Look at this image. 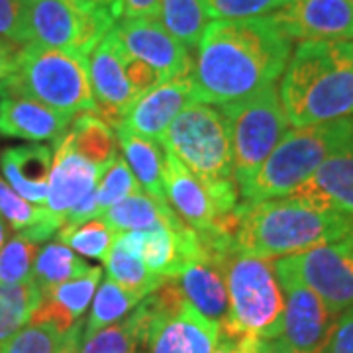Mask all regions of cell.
<instances>
[{"instance_id": "obj_5", "label": "cell", "mask_w": 353, "mask_h": 353, "mask_svg": "<svg viewBox=\"0 0 353 353\" xmlns=\"http://www.w3.org/2000/svg\"><path fill=\"white\" fill-rule=\"evenodd\" d=\"M204 252L222 269L230 296V316L222 334L275 340L283 334L285 296L273 259L252 257L236 250L234 238H202Z\"/></svg>"}, {"instance_id": "obj_6", "label": "cell", "mask_w": 353, "mask_h": 353, "mask_svg": "<svg viewBox=\"0 0 353 353\" xmlns=\"http://www.w3.org/2000/svg\"><path fill=\"white\" fill-rule=\"evenodd\" d=\"M2 97H26L73 118L97 114L88 81V57L39 43L22 46L16 73L0 83Z\"/></svg>"}, {"instance_id": "obj_24", "label": "cell", "mask_w": 353, "mask_h": 353, "mask_svg": "<svg viewBox=\"0 0 353 353\" xmlns=\"http://www.w3.org/2000/svg\"><path fill=\"white\" fill-rule=\"evenodd\" d=\"M101 218L116 236L136 230H153V228L179 230L185 226V222L179 218L169 202L155 201L143 190L116 202L114 206L102 212Z\"/></svg>"}, {"instance_id": "obj_46", "label": "cell", "mask_w": 353, "mask_h": 353, "mask_svg": "<svg viewBox=\"0 0 353 353\" xmlns=\"http://www.w3.org/2000/svg\"><path fill=\"white\" fill-rule=\"evenodd\" d=\"M259 352L261 353H296L290 347L283 338H275V340H261L259 343Z\"/></svg>"}, {"instance_id": "obj_49", "label": "cell", "mask_w": 353, "mask_h": 353, "mask_svg": "<svg viewBox=\"0 0 353 353\" xmlns=\"http://www.w3.org/2000/svg\"><path fill=\"white\" fill-rule=\"evenodd\" d=\"M88 2H94L102 8H106L116 20H120V16H122V0H88Z\"/></svg>"}, {"instance_id": "obj_1", "label": "cell", "mask_w": 353, "mask_h": 353, "mask_svg": "<svg viewBox=\"0 0 353 353\" xmlns=\"http://www.w3.org/2000/svg\"><path fill=\"white\" fill-rule=\"evenodd\" d=\"M292 55V39L273 16L210 20L196 46V102L224 106L275 85Z\"/></svg>"}, {"instance_id": "obj_7", "label": "cell", "mask_w": 353, "mask_h": 353, "mask_svg": "<svg viewBox=\"0 0 353 353\" xmlns=\"http://www.w3.org/2000/svg\"><path fill=\"white\" fill-rule=\"evenodd\" d=\"M352 139L353 118L292 128L252 181L241 187V202L290 196L332 153Z\"/></svg>"}, {"instance_id": "obj_30", "label": "cell", "mask_w": 353, "mask_h": 353, "mask_svg": "<svg viewBox=\"0 0 353 353\" xmlns=\"http://www.w3.org/2000/svg\"><path fill=\"white\" fill-rule=\"evenodd\" d=\"M139 303H141V299L128 292L126 289H122L110 277H106L94 292L90 314L85 324V338H90L97 332L124 320L130 314V310L136 308Z\"/></svg>"}, {"instance_id": "obj_38", "label": "cell", "mask_w": 353, "mask_h": 353, "mask_svg": "<svg viewBox=\"0 0 353 353\" xmlns=\"http://www.w3.org/2000/svg\"><path fill=\"white\" fill-rule=\"evenodd\" d=\"M138 336L128 316L90 338H83L81 345V353H138Z\"/></svg>"}, {"instance_id": "obj_33", "label": "cell", "mask_w": 353, "mask_h": 353, "mask_svg": "<svg viewBox=\"0 0 353 353\" xmlns=\"http://www.w3.org/2000/svg\"><path fill=\"white\" fill-rule=\"evenodd\" d=\"M141 192L138 179L132 173L128 161L122 155H116L110 163L106 165L97 181V206L99 212L108 210L116 202L124 201L130 194Z\"/></svg>"}, {"instance_id": "obj_31", "label": "cell", "mask_w": 353, "mask_h": 353, "mask_svg": "<svg viewBox=\"0 0 353 353\" xmlns=\"http://www.w3.org/2000/svg\"><path fill=\"white\" fill-rule=\"evenodd\" d=\"M104 263H106L108 277L116 281L122 289L136 294L141 301L148 294H152L153 290L159 289L165 281V277H161V275L152 273L138 255L128 253L120 248H114V245L106 255Z\"/></svg>"}, {"instance_id": "obj_20", "label": "cell", "mask_w": 353, "mask_h": 353, "mask_svg": "<svg viewBox=\"0 0 353 353\" xmlns=\"http://www.w3.org/2000/svg\"><path fill=\"white\" fill-rule=\"evenodd\" d=\"M220 340V328L187 301L175 314L161 320L145 345V353H212Z\"/></svg>"}, {"instance_id": "obj_3", "label": "cell", "mask_w": 353, "mask_h": 353, "mask_svg": "<svg viewBox=\"0 0 353 353\" xmlns=\"http://www.w3.org/2000/svg\"><path fill=\"white\" fill-rule=\"evenodd\" d=\"M353 234V222L296 196L241 202L236 208L234 245L252 257L281 259Z\"/></svg>"}, {"instance_id": "obj_41", "label": "cell", "mask_w": 353, "mask_h": 353, "mask_svg": "<svg viewBox=\"0 0 353 353\" xmlns=\"http://www.w3.org/2000/svg\"><path fill=\"white\" fill-rule=\"evenodd\" d=\"M22 6L24 0H0V36L24 46L22 28Z\"/></svg>"}, {"instance_id": "obj_19", "label": "cell", "mask_w": 353, "mask_h": 353, "mask_svg": "<svg viewBox=\"0 0 353 353\" xmlns=\"http://www.w3.org/2000/svg\"><path fill=\"white\" fill-rule=\"evenodd\" d=\"M73 116L26 97L0 99V136L32 143H57L69 132Z\"/></svg>"}, {"instance_id": "obj_51", "label": "cell", "mask_w": 353, "mask_h": 353, "mask_svg": "<svg viewBox=\"0 0 353 353\" xmlns=\"http://www.w3.org/2000/svg\"><path fill=\"white\" fill-rule=\"evenodd\" d=\"M138 353H145V352H143V350H138Z\"/></svg>"}, {"instance_id": "obj_14", "label": "cell", "mask_w": 353, "mask_h": 353, "mask_svg": "<svg viewBox=\"0 0 353 353\" xmlns=\"http://www.w3.org/2000/svg\"><path fill=\"white\" fill-rule=\"evenodd\" d=\"M112 245L138 255L152 273L161 277H176L187 261L206 255L199 232L189 224L179 230L153 228L118 234Z\"/></svg>"}, {"instance_id": "obj_16", "label": "cell", "mask_w": 353, "mask_h": 353, "mask_svg": "<svg viewBox=\"0 0 353 353\" xmlns=\"http://www.w3.org/2000/svg\"><path fill=\"white\" fill-rule=\"evenodd\" d=\"M192 102H196L192 73L173 77L143 94L120 128L155 139L163 145V138L171 122Z\"/></svg>"}, {"instance_id": "obj_8", "label": "cell", "mask_w": 353, "mask_h": 353, "mask_svg": "<svg viewBox=\"0 0 353 353\" xmlns=\"http://www.w3.org/2000/svg\"><path fill=\"white\" fill-rule=\"evenodd\" d=\"M118 20L88 0H24L26 43L71 51L88 57Z\"/></svg>"}, {"instance_id": "obj_9", "label": "cell", "mask_w": 353, "mask_h": 353, "mask_svg": "<svg viewBox=\"0 0 353 353\" xmlns=\"http://www.w3.org/2000/svg\"><path fill=\"white\" fill-rule=\"evenodd\" d=\"M228 120L238 187H245L290 130L275 85L220 108Z\"/></svg>"}, {"instance_id": "obj_22", "label": "cell", "mask_w": 353, "mask_h": 353, "mask_svg": "<svg viewBox=\"0 0 353 353\" xmlns=\"http://www.w3.org/2000/svg\"><path fill=\"white\" fill-rule=\"evenodd\" d=\"M176 281L192 308L220 330L224 328L230 316V296L222 269L214 259L208 255L190 259L176 275Z\"/></svg>"}, {"instance_id": "obj_48", "label": "cell", "mask_w": 353, "mask_h": 353, "mask_svg": "<svg viewBox=\"0 0 353 353\" xmlns=\"http://www.w3.org/2000/svg\"><path fill=\"white\" fill-rule=\"evenodd\" d=\"M236 345H238V338H232V336L220 332V340L216 343L212 353H236Z\"/></svg>"}, {"instance_id": "obj_13", "label": "cell", "mask_w": 353, "mask_h": 353, "mask_svg": "<svg viewBox=\"0 0 353 353\" xmlns=\"http://www.w3.org/2000/svg\"><path fill=\"white\" fill-rule=\"evenodd\" d=\"M112 32L132 57L152 67L159 77V83L192 73L194 61L189 48L157 18H124L114 24Z\"/></svg>"}, {"instance_id": "obj_15", "label": "cell", "mask_w": 353, "mask_h": 353, "mask_svg": "<svg viewBox=\"0 0 353 353\" xmlns=\"http://www.w3.org/2000/svg\"><path fill=\"white\" fill-rule=\"evenodd\" d=\"M273 18L290 39H353V0H287Z\"/></svg>"}, {"instance_id": "obj_42", "label": "cell", "mask_w": 353, "mask_h": 353, "mask_svg": "<svg viewBox=\"0 0 353 353\" xmlns=\"http://www.w3.org/2000/svg\"><path fill=\"white\" fill-rule=\"evenodd\" d=\"M124 69H126V77L130 81L132 88L136 90L139 99L143 94H148L153 87L159 85V77L153 71L148 63H143L141 59L132 57L126 50H124Z\"/></svg>"}, {"instance_id": "obj_50", "label": "cell", "mask_w": 353, "mask_h": 353, "mask_svg": "<svg viewBox=\"0 0 353 353\" xmlns=\"http://www.w3.org/2000/svg\"><path fill=\"white\" fill-rule=\"evenodd\" d=\"M6 236H8V228H6V220L0 216V252L4 248V241H6Z\"/></svg>"}, {"instance_id": "obj_23", "label": "cell", "mask_w": 353, "mask_h": 353, "mask_svg": "<svg viewBox=\"0 0 353 353\" xmlns=\"http://www.w3.org/2000/svg\"><path fill=\"white\" fill-rule=\"evenodd\" d=\"M51 165L53 150L41 143L16 145L0 153V171L4 181L22 199L38 206H46L48 201Z\"/></svg>"}, {"instance_id": "obj_47", "label": "cell", "mask_w": 353, "mask_h": 353, "mask_svg": "<svg viewBox=\"0 0 353 353\" xmlns=\"http://www.w3.org/2000/svg\"><path fill=\"white\" fill-rule=\"evenodd\" d=\"M259 343H261V340L255 336H241V338H238L236 353H261L259 352Z\"/></svg>"}, {"instance_id": "obj_43", "label": "cell", "mask_w": 353, "mask_h": 353, "mask_svg": "<svg viewBox=\"0 0 353 353\" xmlns=\"http://www.w3.org/2000/svg\"><path fill=\"white\" fill-rule=\"evenodd\" d=\"M20 50H22L20 43L0 36V83L8 81L16 73Z\"/></svg>"}, {"instance_id": "obj_34", "label": "cell", "mask_w": 353, "mask_h": 353, "mask_svg": "<svg viewBox=\"0 0 353 353\" xmlns=\"http://www.w3.org/2000/svg\"><path fill=\"white\" fill-rule=\"evenodd\" d=\"M38 243L16 232L0 252V285H18L32 281Z\"/></svg>"}, {"instance_id": "obj_44", "label": "cell", "mask_w": 353, "mask_h": 353, "mask_svg": "<svg viewBox=\"0 0 353 353\" xmlns=\"http://www.w3.org/2000/svg\"><path fill=\"white\" fill-rule=\"evenodd\" d=\"M161 0H122L124 18H159Z\"/></svg>"}, {"instance_id": "obj_11", "label": "cell", "mask_w": 353, "mask_h": 353, "mask_svg": "<svg viewBox=\"0 0 353 353\" xmlns=\"http://www.w3.org/2000/svg\"><path fill=\"white\" fill-rule=\"evenodd\" d=\"M275 271L285 296L281 338L296 353H320L338 316L281 259H275Z\"/></svg>"}, {"instance_id": "obj_29", "label": "cell", "mask_w": 353, "mask_h": 353, "mask_svg": "<svg viewBox=\"0 0 353 353\" xmlns=\"http://www.w3.org/2000/svg\"><path fill=\"white\" fill-rule=\"evenodd\" d=\"M41 303V290L34 281L0 285V350L26 328Z\"/></svg>"}, {"instance_id": "obj_35", "label": "cell", "mask_w": 353, "mask_h": 353, "mask_svg": "<svg viewBox=\"0 0 353 353\" xmlns=\"http://www.w3.org/2000/svg\"><path fill=\"white\" fill-rule=\"evenodd\" d=\"M101 279L102 267H90L85 275L57 285L55 289L46 292L43 296H50L51 301H55L59 306H63L75 320H81L83 314L87 312L90 301L94 299V292L99 289Z\"/></svg>"}, {"instance_id": "obj_17", "label": "cell", "mask_w": 353, "mask_h": 353, "mask_svg": "<svg viewBox=\"0 0 353 353\" xmlns=\"http://www.w3.org/2000/svg\"><path fill=\"white\" fill-rule=\"evenodd\" d=\"M99 175L101 169L77 153L67 132L57 143H53V165L46 208L65 222L67 212L97 187Z\"/></svg>"}, {"instance_id": "obj_39", "label": "cell", "mask_w": 353, "mask_h": 353, "mask_svg": "<svg viewBox=\"0 0 353 353\" xmlns=\"http://www.w3.org/2000/svg\"><path fill=\"white\" fill-rule=\"evenodd\" d=\"M287 0H201L208 20H236L255 18L277 12Z\"/></svg>"}, {"instance_id": "obj_25", "label": "cell", "mask_w": 353, "mask_h": 353, "mask_svg": "<svg viewBox=\"0 0 353 353\" xmlns=\"http://www.w3.org/2000/svg\"><path fill=\"white\" fill-rule=\"evenodd\" d=\"M118 141L122 145L124 159L130 165L132 173L138 179L139 187L145 194L159 202L167 201L165 190V150L155 139L139 136L126 128L116 130Z\"/></svg>"}, {"instance_id": "obj_4", "label": "cell", "mask_w": 353, "mask_h": 353, "mask_svg": "<svg viewBox=\"0 0 353 353\" xmlns=\"http://www.w3.org/2000/svg\"><path fill=\"white\" fill-rule=\"evenodd\" d=\"M163 148L204 185L220 216V228L232 236L240 187L234 173L232 134L224 112L212 104L192 102L171 122Z\"/></svg>"}, {"instance_id": "obj_45", "label": "cell", "mask_w": 353, "mask_h": 353, "mask_svg": "<svg viewBox=\"0 0 353 353\" xmlns=\"http://www.w3.org/2000/svg\"><path fill=\"white\" fill-rule=\"evenodd\" d=\"M83 338H85V322L79 320V322H75V326L67 332V336H65L59 350L55 353H81Z\"/></svg>"}, {"instance_id": "obj_18", "label": "cell", "mask_w": 353, "mask_h": 353, "mask_svg": "<svg viewBox=\"0 0 353 353\" xmlns=\"http://www.w3.org/2000/svg\"><path fill=\"white\" fill-rule=\"evenodd\" d=\"M292 196L353 222V139L332 153Z\"/></svg>"}, {"instance_id": "obj_12", "label": "cell", "mask_w": 353, "mask_h": 353, "mask_svg": "<svg viewBox=\"0 0 353 353\" xmlns=\"http://www.w3.org/2000/svg\"><path fill=\"white\" fill-rule=\"evenodd\" d=\"M88 81L97 102V116L112 130L124 124L139 97L124 69V48L110 30L88 55Z\"/></svg>"}, {"instance_id": "obj_10", "label": "cell", "mask_w": 353, "mask_h": 353, "mask_svg": "<svg viewBox=\"0 0 353 353\" xmlns=\"http://www.w3.org/2000/svg\"><path fill=\"white\" fill-rule=\"evenodd\" d=\"M281 261L314 290L332 314L340 316L353 306V234Z\"/></svg>"}, {"instance_id": "obj_26", "label": "cell", "mask_w": 353, "mask_h": 353, "mask_svg": "<svg viewBox=\"0 0 353 353\" xmlns=\"http://www.w3.org/2000/svg\"><path fill=\"white\" fill-rule=\"evenodd\" d=\"M0 216L16 232L24 234L26 238L36 243L50 240L63 226V220L51 214L46 206H38L22 199L2 176H0Z\"/></svg>"}, {"instance_id": "obj_28", "label": "cell", "mask_w": 353, "mask_h": 353, "mask_svg": "<svg viewBox=\"0 0 353 353\" xmlns=\"http://www.w3.org/2000/svg\"><path fill=\"white\" fill-rule=\"evenodd\" d=\"M88 269L90 267L81 257H77L71 248H67L61 241H51L36 255L32 281L38 285L43 296L57 285L85 275Z\"/></svg>"}, {"instance_id": "obj_21", "label": "cell", "mask_w": 353, "mask_h": 353, "mask_svg": "<svg viewBox=\"0 0 353 353\" xmlns=\"http://www.w3.org/2000/svg\"><path fill=\"white\" fill-rule=\"evenodd\" d=\"M165 190L171 208L192 230L202 234L224 232L220 228V216L216 212L208 190L169 152H165Z\"/></svg>"}, {"instance_id": "obj_32", "label": "cell", "mask_w": 353, "mask_h": 353, "mask_svg": "<svg viewBox=\"0 0 353 353\" xmlns=\"http://www.w3.org/2000/svg\"><path fill=\"white\" fill-rule=\"evenodd\" d=\"M159 18L165 28L189 50L199 46V39L208 24L201 0H161Z\"/></svg>"}, {"instance_id": "obj_27", "label": "cell", "mask_w": 353, "mask_h": 353, "mask_svg": "<svg viewBox=\"0 0 353 353\" xmlns=\"http://www.w3.org/2000/svg\"><path fill=\"white\" fill-rule=\"evenodd\" d=\"M69 136L77 153L97 165L101 171L118 155L114 130L106 122H102L97 114L87 112L75 116L69 128Z\"/></svg>"}, {"instance_id": "obj_36", "label": "cell", "mask_w": 353, "mask_h": 353, "mask_svg": "<svg viewBox=\"0 0 353 353\" xmlns=\"http://www.w3.org/2000/svg\"><path fill=\"white\" fill-rule=\"evenodd\" d=\"M114 238H116V234L104 224L102 218H92L83 226H79L73 232H67V234L57 232V241L65 243L73 252L83 253L92 259H101V261H104L108 252L112 250Z\"/></svg>"}, {"instance_id": "obj_37", "label": "cell", "mask_w": 353, "mask_h": 353, "mask_svg": "<svg viewBox=\"0 0 353 353\" xmlns=\"http://www.w3.org/2000/svg\"><path fill=\"white\" fill-rule=\"evenodd\" d=\"M65 336L67 332L50 322L28 324L0 350V353H55Z\"/></svg>"}, {"instance_id": "obj_40", "label": "cell", "mask_w": 353, "mask_h": 353, "mask_svg": "<svg viewBox=\"0 0 353 353\" xmlns=\"http://www.w3.org/2000/svg\"><path fill=\"white\" fill-rule=\"evenodd\" d=\"M320 353H353V306L336 318Z\"/></svg>"}, {"instance_id": "obj_2", "label": "cell", "mask_w": 353, "mask_h": 353, "mask_svg": "<svg viewBox=\"0 0 353 353\" xmlns=\"http://www.w3.org/2000/svg\"><path fill=\"white\" fill-rule=\"evenodd\" d=\"M279 99L294 128L353 118V39L301 41L281 77Z\"/></svg>"}]
</instances>
